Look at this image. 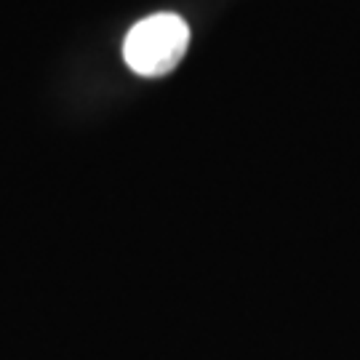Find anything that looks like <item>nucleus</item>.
<instances>
[{"label":"nucleus","instance_id":"obj_1","mask_svg":"<svg viewBox=\"0 0 360 360\" xmlns=\"http://www.w3.org/2000/svg\"><path fill=\"white\" fill-rule=\"evenodd\" d=\"M190 46V27L176 13H153L129 30L123 40L126 65L142 77L176 70Z\"/></svg>","mask_w":360,"mask_h":360}]
</instances>
